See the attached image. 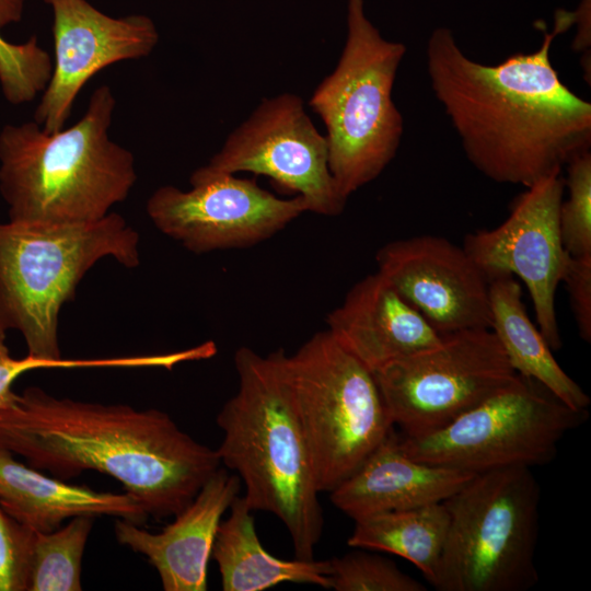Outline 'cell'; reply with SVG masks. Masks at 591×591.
Here are the masks:
<instances>
[{
	"label": "cell",
	"mask_w": 591,
	"mask_h": 591,
	"mask_svg": "<svg viewBox=\"0 0 591 591\" xmlns=\"http://www.w3.org/2000/svg\"><path fill=\"white\" fill-rule=\"evenodd\" d=\"M0 507L14 521L36 532H50L76 517H116L142 525L149 514L128 493L97 491L15 460L0 447Z\"/></svg>",
	"instance_id": "d6986e66"
},
{
	"label": "cell",
	"mask_w": 591,
	"mask_h": 591,
	"mask_svg": "<svg viewBox=\"0 0 591 591\" xmlns=\"http://www.w3.org/2000/svg\"><path fill=\"white\" fill-rule=\"evenodd\" d=\"M229 517L220 522L212 546L224 591H263L282 582L310 583L331 589L329 559H281L258 540L253 510L236 496Z\"/></svg>",
	"instance_id": "ffe728a7"
},
{
	"label": "cell",
	"mask_w": 591,
	"mask_h": 591,
	"mask_svg": "<svg viewBox=\"0 0 591 591\" xmlns=\"http://www.w3.org/2000/svg\"><path fill=\"white\" fill-rule=\"evenodd\" d=\"M139 265V234L116 212L76 223L0 222V331L22 334L27 355L59 361V313L102 258Z\"/></svg>",
	"instance_id": "5b68a950"
},
{
	"label": "cell",
	"mask_w": 591,
	"mask_h": 591,
	"mask_svg": "<svg viewBox=\"0 0 591 591\" xmlns=\"http://www.w3.org/2000/svg\"><path fill=\"white\" fill-rule=\"evenodd\" d=\"M378 271L440 334L490 328L488 274L463 246L432 234L384 244Z\"/></svg>",
	"instance_id": "9a60e30c"
},
{
	"label": "cell",
	"mask_w": 591,
	"mask_h": 591,
	"mask_svg": "<svg viewBox=\"0 0 591 591\" xmlns=\"http://www.w3.org/2000/svg\"><path fill=\"white\" fill-rule=\"evenodd\" d=\"M474 475L410 457L393 430L355 473L329 493V499L338 510L357 520L443 502Z\"/></svg>",
	"instance_id": "ac0fdd59"
},
{
	"label": "cell",
	"mask_w": 591,
	"mask_h": 591,
	"mask_svg": "<svg viewBox=\"0 0 591 591\" xmlns=\"http://www.w3.org/2000/svg\"><path fill=\"white\" fill-rule=\"evenodd\" d=\"M565 179L551 175L526 187L507 219L465 235L463 248L486 271H507L528 288L538 329L553 351L563 346L555 294L566 264L559 229Z\"/></svg>",
	"instance_id": "4fadbf2b"
},
{
	"label": "cell",
	"mask_w": 591,
	"mask_h": 591,
	"mask_svg": "<svg viewBox=\"0 0 591 591\" xmlns=\"http://www.w3.org/2000/svg\"><path fill=\"white\" fill-rule=\"evenodd\" d=\"M540 485L525 466L475 474L443 501L449 525L439 591H526L538 581Z\"/></svg>",
	"instance_id": "52a82bcc"
},
{
	"label": "cell",
	"mask_w": 591,
	"mask_h": 591,
	"mask_svg": "<svg viewBox=\"0 0 591 591\" xmlns=\"http://www.w3.org/2000/svg\"><path fill=\"white\" fill-rule=\"evenodd\" d=\"M128 357L42 360L26 355L23 358L11 356L7 345V332L0 331V405L13 392L12 385L23 373L36 369L76 368H126Z\"/></svg>",
	"instance_id": "4316f807"
},
{
	"label": "cell",
	"mask_w": 591,
	"mask_h": 591,
	"mask_svg": "<svg viewBox=\"0 0 591 591\" xmlns=\"http://www.w3.org/2000/svg\"><path fill=\"white\" fill-rule=\"evenodd\" d=\"M561 282L569 296L570 308L580 337L591 341V255L573 257L568 254Z\"/></svg>",
	"instance_id": "83f0119b"
},
{
	"label": "cell",
	"mask_w": 591,
	"mask_h": 591,
	"mask_svg": "<svg viewBox=\"0 0 591 591\" xmlns=\"http://www.w3.org/2000/svg\"><path fill=\"white\" fill-rule=\"evenodd\" d=\"M405 53L382 37L363 0H347L343 53L309 102L325 124L328 167L346 198L375 179L401 144L404 120L392 90Z\"/></svg>",
	"instance_id": "8992f818"
},
{
	"label": "cell",
	"mask_w": 591,
	"mask_h": 591,
	"mask_svg": "<svg viewBox=\"0 0 591 591\" xmlns=\"http://www.w3.org/2000/svg\"><path fill=\"white\" fill-rule=\"evenodd\" d=\"M53 11L55 66L35 109L34 121L47 132L65 127L72 105L100 70L149 56L159 42L144 14L109 16L86 0H44Z\"/></svg>",
	"instance_id": "5bb4252c"
},
{
	"label": "cell",
	"mask_w": 591,
	"mask_h": 591,
	"mask_svg": "<svg viewBox=\"0 0 591 591\" xmlns=\"http://www.w3.org/2000/svg\"><path fill=\"white\" fill-rule=\"evenodd\" d=\"M565 187L569 195L560 204L559 229L565 251L573 257L591 255V152L573 157L567 164Z\"/></svg>",
	"instance_id": "d4e9b609"
},
{
	"label": "cell",
	"mask_w": 591,
	"mask_h": 591,
	"mask_svg": "<svg viewBox=\"0 0 591 591\" xmlns=\"http://www.w3.org/2000/svg\"><path fill=\"white\" fill-rule=\"evenodd\" d=\"M189 182V190L171 185L154 190L147 212L161 232L193 253L259 243L308 211L301 196L281 199L234 174L201 166Z\"/></svg>",
	"instance_id": "8fae6325"
},
{
	"label": "cell",
	"mask_w": 591,
	"mask_h": 591,
	"mask_svg": "<svg viewBox=\"0 0 591 591\" xmlns=\"http://www.w3.org/2000/svg\"><path fill=\"white\" fill-rule=\"evenodd\" d=\"M329 559L331 589L336 591H426L425 584L397 565L363 548Z\"/></svg>",
	"instance_id": "cb8c5ba5"
},
{
	"label": "cell",
	"mask_w": 591,
	"mask_h": 591,
	"mask_svg": "<svg viewBox=\"0 0 591 591\" xmlns=\"http://www.w3.org/2000/svg\"><path fill=\"white\" fill-rule=\"evenodd\" d=\"M202 169L268 176L318 215L337 216L347 201L328 167L326 137L311 121L301 97L291 93L263 100Z\"/></svg>",
	"instance_id": "7c38bea8"
},
{
	"label": "cell",
	"mask_w": 591,
	"mask_h": 591,
	"mask_svg": "<svg viewBox=\"0 0 591 591\" xmlns=\"http://www.w3.org/2000/svg\"><path fill=\"white\" fill-rule=\"evenodd\" d=\"M487 274L490 329L497 336L514 371L540 382L569 407L588 409L591 403L589 395L559 366L540 329L529 317L519 281L507 271Z\"/></svg>",
	"instance_id": "44dd1931"
},
{
	"label": "cell",
	"mask_w": 591,
	"mask_h": 591,
	"mask_svg": "<svg viewBox=\"0 0 591 591\" xmlns=\"http://www.w3.org/2000/svg\"><path fill=\"white\" fill-rule=\"evenodd\" d=\"M93 520L76 517L54 531H33L26 591L82 590V557Z\"/></svg>",
	"instance_id": "603a6c76"
},
{
	"label": "cell",
	"mask_w": 591,
	"mask_h": 591,
	"mask_svg": "<svg viewBox=\"0 0 591 591\" xmlns=\"http://www.w3.org/2000/svg\"><path fill=\"white\" fill-rule=\"evenodd\" d=\"M441 336L438 345L373 373L389 417L405 437L445 427L518 375L490 328Z\"/></svg>",
	"instance_id": "30bf717a"
},
{
	"label": "cell",
	"mask_w": 591,
	"mask_h": 591,
	"mask_svg": "<svg viewBox=\"0 0 591 591\" xmlns=\"http://www.w3.org/2000/svg\"><path fill=\"white\" fill-rule=\"evenodd\" d=\"M282 367L320 493L341 484L394 430L374 374L326 329Z\"/></svg>",
	"instance_id": "ba28073f"
},
{
	"label": "cell",
	"mask_w": 591,
	"mask_h": 591,
	"mask_svg": "<svg viewBox=\"0 0 591 591\" xmlns=\"http://www.w3.org/2000/svg\"><path fill=\"white\" fill-rule=\"evenodd\" d=\"M279 349L260 356L248 347L234 355L236 393L217 416L223 436L221 464L243 483L248 507L275 514L286 526L296 558L313 559L323 534L310 450L285 376Z\"/></svg>",
	"instance_id": "3957f363"
},
{
	"label": "cell",
	"mask_w": 591,
	"mask_h": 591,
	"mask_svg": "<svg viewBox=\"0 0 591 591\" xmlns=\"http://www.w3.org/2000/svg\"><path fill=\"white\" fill-rule=\"evenodd\" d=\"M348 546L397 555L414 564L431 583L447 538L443 502L359 518Z\"/></svg>",
	"instance_id": "7402d4cb"
},
{
	"label": "cell",
	"mask_w": 591,
	"mask_h": 591,
	"mask_svg": "<svg viewBox=\"0 0 591 591\" xmlns=\"http://www.w3.org/2000/svg\"><path fill=\"white\" fill-rule=\"evenodd\" d=\"M116 106L104 84L71 127L47 132L36 121L0 131V194L9 220L76 223L102 219L137 181L132 153L109 138Z\"/></svg>",
	"instance_id": "277c9868"
},
{
	"label": "cell",
	"mask_w": 591,
	"mask_h": 591,
	"mask_svg": "<svg viewBox=\"0 0 591 591\" xmlns=\"http://www.w3.org/2000/svg\"><path fill=\"white\" fill-rule=\"evenodd\" d=\"M572 25V11H557L537 50L497 65L466 56L450 28L430 34L432 92L467 160L487 178L526 188L590 150L591 104L564 84L549 56L555 37Z\"/></svg>",
	"instance_id": "6da1fadb"
},
{
	"label": "cell",
	"mask_w": 591,
	"mask_h": 591,
	"mask_svg": "<svg viewBox=\"0 0 591 591\" xmlns=\"http://www.w3.org/2000/svg\"><path fill=\"white\" fill-rule=\"evenodd\" d=\"M0 447L60 479L109 475L158 520L183 510L221 466L217 450L160 409L60 398L37 386L0 405Z\"/></svg>",
	"instance_id": "7a4b0ae2"
},
{
	"label": "cell",
	"mask_w": 591,
	"mask_h": 591,
	"mask_svg": "<svg viewBox=\"0 0 591 591\" xmlns=\"http://www.w3.org/2000/svg\"><path fill=\"white\" fill-rule=\"evenodd\" d=\"M25 0H0V30L16 23L22 19ZM14 51V44L3 39L0 35V65L10 59Z\"/></svg>",
	"instance_id": "f1b7e54d"
},
{
	"label": "cell",
	"mask_w": 591,
	"mask_h": 591,
	"mask_svg": "<svg viewBox=\"0 0 591 591\" xmlns=\"http://www.w3.org/2000/svg\"><path fill=\"white\" fill-rule=\"evenodd\" d=\"M534 379L521 375L445 427L421 437L398 436L410 457L473 474L546 465L561 439L588 420Z\"/></svg>",
	"instance_id": "9c48e42d"
},
{
	"label": "cell",
	"mask_w": 591,
	"mask_h": 591,
	"mask_svg": "<svg viewBox=\"0 0 591 591\" xmlns=\"http://www.w3.org/2000/svg\"><path fill=\"white\" fill-rule=\"evenodd\" d=\"M327 331L368 370L438 345L442 336L379 271L359 280L328 313Z\"/></svg>",
	"instance_id": "e0dca14e"
},
{
	"label": "cell",
	"mask_w": 591,
	"mask_h": 591,
	"mask_svg": "<svg viewBox=\"0 0 591 591\" xmlns=\"http://www.w3.org/2000/svg\"><path fill=\"white\" fill-rule=\"evenodd\" d=\"M241 480L221 466L195 498L162 531L151 533L139 524L118 519L119 544L147 557L165 591H205L207 570L223 513L239 496Z\"/></svg>",
	"instance_id": "2e32d148"
},
{
	"label": "cell",
	"mask_w": 591,
	"mask_h": 591,
	"mask_svg": "<svg viewBox=\"0 0 591 591\" xmlns=\"http://www.w3.org/2000/svg\"><path fill=\"white\" fill-rule=\"evenodd\" d=\"M32 535L0 507V591H26Z\"/></svg>",
	"instance_id": "484cf974"
},
{
	"label": "cell",
	"mask_w": 591,
	"mask_h": 591,
	"mask_svg": "<svg viewBox=\"0 0 591 591\" xmlns=\"http://www.w3.org/2000/svg\"><path fill=\"white\" fill-rule=\"evenodd\" d=\"M591 1L581 0L578 8L573 12V24L577 25V34L573 39L572 47L576 51H590L591 45Z\"/></svg>",
	"instance_id": "f546056e"
}]
</instances>
